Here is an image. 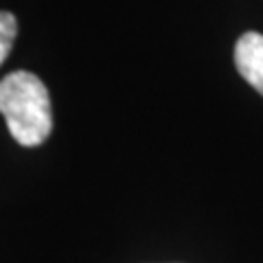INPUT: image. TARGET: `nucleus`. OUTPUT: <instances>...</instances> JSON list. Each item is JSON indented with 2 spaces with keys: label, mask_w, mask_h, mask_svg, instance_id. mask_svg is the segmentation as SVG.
I'll list each match as a JSON object with an SVG mask.
<instances>
[{
  "label": "nucleus",
  "mask_w": 263,
  "mask_h": 263,
  "mask_svg": "<svg viewBox=\"0 0 263 263\" xmlns=\"http://www.w3.org/2000/svg\"><path fill=\"white\" fill-rule=\"evenodd\" d=\"M235 64L239 75L263 95V35L261 33H243L235 46Z\"/></svg>",
  "instance_id": "nucleus-2"
},
{
  "label": "nucleus",
  "mask_w": 263,
  "mask_h": 263,
  "mask_svg": "<svg viewBox=\"0 0 263 263\" xmlns=\"http://www.w3.org/2000/svg\"><path fill=\"white\" fill-rule=\"evenodd\" d=\"M0 114L11 136L24 147L42 145L53 129L48 90L27 70H15L0 81Z\"/></svg>",
  "instance_id": "nucleus-1"
},
{
  "label": "nucleus",
  "mask_w": 263,
  "mask_h": 263,
  "mask_svg": "<svg viewBox=\"0 0 263 263\" xmlns=\"http://www.w3.org/2000/svg\"><path fill=\"white\" fill-rule=\"evenodd\" d=\"M15 33H18V22L9 11H0V64L11 53Z\"/></svg>",
  "instance_id": "nucleus-3"
}]
</instances>
